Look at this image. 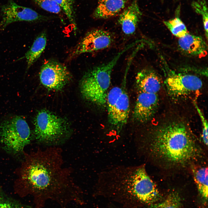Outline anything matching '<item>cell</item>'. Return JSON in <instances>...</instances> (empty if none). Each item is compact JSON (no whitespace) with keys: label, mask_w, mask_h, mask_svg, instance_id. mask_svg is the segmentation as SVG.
Here are the masks:
<instances>
[{"label":"cell","mask_w":208,"mask_h":208,"mask_svg":"<svg viewBox=\"0 0 208 208\" xmlns=\"http://www.w3.org/2000/svg\"><path fill=\"white\" fill-rule=\"evenodd\" d=\"M23 153L24 159L16 171L17 181L36 193L40 207L50 200L61 208H67L71 203L84 204L82 191L63 166L60 150L50 148Z\"/></svg>","instance_id":"obj_1"},{"label":"cell","mask_w":208,"mask_h":208,"mask_svg":"<svg viewBox=\"0 0 208 208\" xmlns=\"http://www.w3.org/2000/svg\"><path fill=\"white\" fill-rule=\"evenodd\" d=\"M96 191L124 208H137L140 204L153 203L160 197L144 165L117 166L102 172Z\"/></svg>","instance_id":"obj_2"},{"label":"cell","mask_w":208,"mask_h":208,"mask_svg":"<svg viewBox=\"0 0 208 208\" xmlns=\"http://www.w3.org/2000/svg\"><path fill=\"white\" fill-rule=\"evenodd\" d=\"M139 147L166 166H183L196 158L199 151L184 124L173 122L157 128L151 136L138 141Z\"/></svg>","instance_id":"obj_3"},{"label":"cell","mask_w":208,"mask_h":208,"mask_svg":"<svg viewBox=\"0 0 208 208\" xmlns=\"http://www.w3.org/2000/svg\"><path fill=\"white\" fill-rule=\"evenodd\" d=\"M132 47L130 44L107 62L95 66L85 73L81 82V92L85 99L99 107L106 105L113 70L122 55Z\"/></svg>","instance_id":"obj_4"},{"label":"cell","mask_w":208,"mask_h":208,"mask_svg":"<svg viewBox=\"0 0 208 208\" xmlns=\"http://www.w3.org/2000/svg\"><path fill=\"white\" fill-rule=\"evenodd\" d=\"M31 131L25 120L16 116L0 124V144L6 152L14 155L23 152L30 143Z\"/></svg>","instance_id":"obj_5"},{"label":"cell","mask_w":208,"mask_h":208,"mask_svg":"<svg viewBox=\"0 0 208 208\" xmlns=\"http://www.w3.org/2000/svg\"><path fill=\"white\" fill-rule=\"evenodd\" d=\"M34 123L35 139L42 143H58L67 132L68 126L65 120L47 110L39 111Z\"/></svg>","instance_id":"obj_6"},{"label":"cell","mask_w":208,"mask_h":208,"mask_svg":"<svg viewBox=\"0 0 208 208\" xmlns=\"http://www.w3.org/2000/svg\"><path fill=\"white\" fill-rule=\"evenodd\" d=\"M41 83L46 88L58 91L70 81L71 74L66 67L54 60H49L42 66L39 74Z\"/></svg>","instance_id":"obj_7"},{"label":"cell","mask_w":208,"mask_h":208,"mask_svg":"<svg viewBox=\"0 0 208 208\" xmlns=\"http://www.w3.org/2000/svg\"><path fill=\"white\" fill-rule=\"evenodd\" d=\"M164 83L169 94L174 97L184 96L198 91L203 86L202 80L196 75L173 71L169 73Z\"/></svg>","instance_id":"obj_8"},{"label":"cell","mask_w":208,"mask_h":208,"mask_svg":"<svg viewBox=\"0 0 208 208\" xmlns=\"http://www.w3.org/2000/svg\"><path fill=\"white\" fill-rule=\"evenodd\" d=\"M114 38L109 31L96 29L88 32L73 51L72 57L82 53L98 51L108 48L113 42Z\"/></svg>","instance_id":"obj_9"},{"label":"cell","mask_w":208,"mask_h":208,"mask_svg":"<svg viewBox=\"0 0 208 208\" xmlns=\"http://www.w3.org/2000/svg\"><path fill=\"white\" fill-rule=\"evenodd\" d=\"M1 12L2 20L0 27L2 28L15 22L42 21L49 18L31 8L18 5L13 0H9L7 4L2 6Z\"/></svg>","instance_id":"obj_10"},{"label":"cell","mask_w":208,"mask_h":208,"mask_svg":"<svg viewBox=\"0 0 208 208\" xmlns=\"http://www.w3.org/2000/svg\"><path fill=\"white\" fill-rule=\"evenodd\" d=\"M159 101L157 94L139 92L133 113L134 120L141 123L150 120L156 112Z\"/></svg>","instance_id":"obj_11"},{"label":"cell","mask_w":208,"mask_h":208,"mask_svg":"<svg viewBox=\"0 0 208 208\" xmlns=\"http://www.w3.org/2000/svg\"><path fill=\"white\" fill-rule=\"evenodd\" d=\"M122 91L111 114L108 116L110 124L120 132L127 123L130 112V103L124 79Z\"/></svg>","instance_id":"obj_12"},{"label":"cell","mask_w":208,"mask_h":208,"mask_svg":"<svg viewBox=\"0 0 208 208\" xmlns=\"http://www.w3.org/2000/svg\"><path fill=\"white\" fill-rule=\"evenodd\" d=\"M178 44L180 51L188 55L202 57L207 54V45L201 36L188 32L179 38Z\"/></svg>","instance_id":"obj_13"},{"label":"cell","mask_w":208,"mask_h":208,"mask_svg":"<svg viewBox=\"0 0 208 208\" xmlns=\"http://www.w3.org/2000/svg\"><path fill=\"white\" fill-rule=\"evenodd\" d=\"M138 2V0H133L119 17L118 23L126 35H131L135 33L141 18L142 13Z\"/></svg>","instance_id":"obj_14"},{"label":"cell","mask_w":208,"mask_h":208,"mask_svg":"<svg viewBox=\"0 0 208 208\" xmlns=\"http://www.w3.org/2000/svg\"><path fill=\"white\" fill-rule=\"evenodd\" d=\"M135 82L139 92L157 94L161 88L159 77L150 68H144L139 71L136 76Z\"/></svg>","instance_id":"obj_15"},{"label":"cell","mask_w":208,"mask_h":208,"mask_svg":"<svg viewBox=\"0 0 208 208\" xmlns=\"http://www.w3.org/2000/svg\"><path fill=\"white\" fill-rule=\"evenodd\" d=\"M130 0H99L92 16L107 19L116 16L125 9Z\"/></svg>","instance_id":"obj_16"},{"label":"cell","mask_w":208,"mask_h":208,"mask_svg":"<svg viewBox=\"0 0 208 208\" xmlns=\"http://www.w3.org/2000/svg\"><path fill=\"white\" fill-rule=\"evenodd\" d=\"M47 35L43 32L34 40L30 49L25 53V57L28 69L39 58L45 49L47 44Z\"/></svg>","instance_id":"obj_17"},{"label":"cell","mask_w":208,"mask_h":208,"mask_svg":"<svg viewBox=\"0 0 208 208\" xmlns=\"http://www.w3.org/2000/svg\"><path fill=\"white\" fill-rule=\"evenodd\" d=\"M194 179L202 196L207 200L208 198V168L202 167L194 171Z\"/></svg>","instance_id":"obj_18"},{"label":"cell","mask_w":208,"mask_h":208,"mask_svg":"<svg viewBox=\"0 0 208 208\" xmlns=\"http://www.w3.org/2000/svg\"><path fill=\"white\" fill-rule=\"evenodd\" d=\"M163 23L171 33L179 38L185 36L188 32L186 27L178 16Z\"/></svg>","instance_id":"obj_19"},{"label":"cell","mask_w":208,"mask_h":208,"mask_svg":"<svg viewBox=\"0 0 208 208\" xmlns=\"http://www.w3.org/2000/svg\"><path fill=\"white\" fill-rule=\"evenodd\" d=\"M192 6L195 12L200 15L202 18L205 35L208 38V8L206 0H196L192 2Z\"/></svg>","instance_id":"obj_20"},{"label":"cell","mask_w":208,"mask_h":208,"mask_svg":"<svg viewBox=\"0 0 208 208\" xmlns=\"http://www.w3.org/2000/svg\"><path fill=\"white\" fill-rule=\"evenodd\" d=\"M60 7L64 12L70 23L76 29L75 12L74 9V0H53Z\"/></svg>","instance_id":"obj_21"},{"label":"cell","mask_w":208,"mask_h":208,"mask_svg":"<svg viewBox=\"0 0 208 208\" xmlns=\"http://www.w3.org/2000/svg\"><path fill=\"white\" fill-rule=\"evenodd\" d=\"M181 202L179 194L172 192L170 194L164 201L152 205L150 208H180Z\"/></svg>","instance_id":"obj_22"},{"label":"cell","mask_w":208,"mask_h":208,"mask_svg":"<svg viewBox=\"0 0 208 208\" xmlns=\"http://www.w3.org/2000/svg\"><path fill=\"white\" fill-rule=\"evenodd\" d=\"M122 91V87L118 86L113 88L108 92L106 100L108 116L112 113L116 103Z\"/></svg>","instance_id":"obj_23"},{"label":"cell","mask_w":208,"mask_h":208,"mask_svg":"<svg viewBox=\"0 0 208 208\" xmlns=\"http://www.w3.org/2000/svg\"><path fill=\"white\" fill-rule=\"evenodd\" d=\"M43 10L55 14H59L62 11L59 6L53 0H33Z\"/></svg>","instance_id":"obj_24"},{"label":"cell","mask_w":208,"mask_h":208,"mask_svg":"<svg viewBox=\"0 0 208 208\" xmlns=\"http://www.w3.org/2000/svg\"><path fill=\"white\" fill-rule=\"evenodd\" d=\"M194 104L200 118L202 125V138L204 143L206 146L208 145V123L203 114L198 107L196 101H193Z\"/></svg>","instance_id":"obj_25"},{"label":"cell","mask_w":208,"mask_h":208,"mask_svg":"<svg viewBox=\"0 0 208 208\" xmlns=\"http://www.w3.org/2000/svg\"><path fill=\"white\" fill-rule=\"evenodd\" d=\"M0 208H23L14 203L0 199Z\"/></svg>","instance_id":"obj_26"}]
</instances>
